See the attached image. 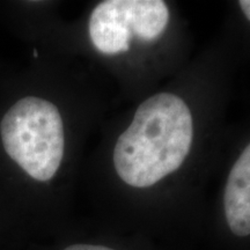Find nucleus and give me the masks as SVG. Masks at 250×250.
<instances>
[{"label":"nucleus","instance_id":"1","mask_svg":"<svg viewBox=\"0 0 250 250\" xmlns=\"http://www.w3.org/2000/svg\"><path fill=\"white\" fill-rule=\"evenodd\" d=\"M192 139L193 120L187 103L175 94H155L139 105L118 137L115 169L127 186L152 187L182 166Z\"/></svg>","mask_w":250,"mask_h":250},{"label":"nucleus","instance_id":"6","mask_svg":"<svg viewBox=\"0 0 250 250\" xmlns=\"http://www.w3.org/2000/svg\"><path fill=\"white\" fill-rule=\"evenodd\" d=\"M239 6L247 20L250 21V0H241V1H239Z\"/></svg>","mask_w":250,"mask_h":250},{"label":"nucleus","instance_id":"2","mask_svg":"<svg viewBox=\"0 0 250 250\" xmlns=\"http://www.w3.org/2000/svg\"><path fill=\"white\" fill-rule=\"evenodd\" d=\"M6 153L40 182L55 176L65 148L64 124L54 103L27 96L6 112L0 123Z\"/></svg>","mask_w":250,"mask_h":250},{"label":"nucleus","instance_id":"5","mask_svg":"<svg viewBox=\"0 0 250 250\" xmlns=\"http://www.w3.org/2000/svg\"><path fill=\"white\" fill-rule=\"evenodd\" d=\"M64 250H115L104 246H94V245H73L67 247Z\"/></svg>","mask_w":250,"mask_h":250},{"label":"nucleus","instance_id":"4","mask_svg":"<svg viewBox=\"0 0 250 250\" xmlns=\"http://www.w3.org/2000/svg\"><path fill=\"white\" fill-rule=\"evenodd\" d=\"M225 215L234 235H250V143L234 162L224 193Z\"/></svg>","mask_w":250,"mask_h":250},{"label":"nucleus","instance_id":"3","mask_svg":"<svg viewBox=\"0 0 250 250\" xmlns=\"http://www.w3.org/2000/svg\"><path fill=\"white\" fill-rule=\"evenodd\" d=\"M169 21V9L161 0H105L93 9L89 37L103 55L129 51L131 37L144 41L160 37Z\"/></svg>","mask_w":250,"mask_h":250}]
</instances>
